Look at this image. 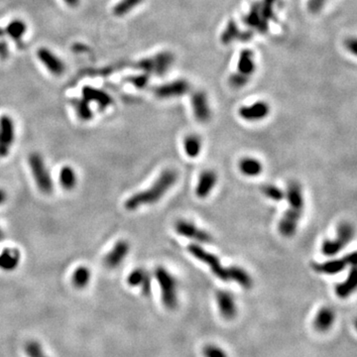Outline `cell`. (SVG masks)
<instances>
[{
	"instance_id": "6da1fadb",
	"label": "cell",
	"mask_w": 357,
	"mask_h": 357,
	"mask_svg": "<svg viewBox=\"0 0 357 357\" xmlns=\"http://www.w3.org/2000/svg\"><path fill=\"white\" fill-rule=\"evenodd\" d=\"M187 251L195 259L207 265L210 271L213 273V275L216 276L219 280L223 282H235L245 290H249L252 288V277L245 269L239 266L224 267L223 265H221L220 260L216 255L206 251L198 244H189L187 246Z\"/></svg>"
},
{
	"instance_id": "7a4b0ae2",
	"label": "cell",
	"mask_w": 357,
	"mask_h": 357,
	"mask_svg": "<svg viewBox=\"0 0 357 357\" xmlns=\"http://www.w3.org/2000/svg\"><path fill=\"white\" fill-rule=\"evenodd\" d=\"M286 197L289 203V208L281 218L278 229L282 236L292 237L297 232L300 219L303 216L305 209L304 191L299 181L292 180L289 182L286 190Z\"/></svg>"
},
{
	"instance_id": "3957f363",
	"label": "cell",
	"mask_w": 357,
	"mask_h": 357,
	"mask_svg": "<svg viewBox=\"0 0 357 357\" xmlns=\"http://www.w3.org/2000/svg\"><path fill=\"white\" fill-rule=\"evenodd\" d=\"M178 177V173L173 169L163 171L150 187L134 193L127 198L124 203L125 208L127 210H135L143 205L156 203L177 182Z\"/></svg>"
},
{
	"instance_id": "277c9868",
	"label": "cell",
	"mask_w": 357,
	"mask_h": 357,
	"mask_svg": "<svg viewBox=\"0 0 357 357\" xmlns=\"http://www.w3.org/2000/svg\"><path fill=\"white\" fill-rule=\"evenodd\" d=\"M155 278L160 286L162 302L169 310H174L178 306V285L175 277L166 268H156Z\"/></svg>"
},
{
	"instance_id": "5b68a950",
	"label": "cell",
	"mask_w": 357,
	"mask_h": 357,
	"mask_svg": "<svg viewBox=\"0 0 357 357\" xmlns=\"http://www.w3.org/2000/svg\"><path fill=\"white\" fill-rule=\"evenodd\" d=\"M355 227L350 222H343L338 227L337 236L334 239H326L322 244V253L325 256L339 254L354 238Z\"/></svg>"
},
{
	"instance_id": "8992f818",
	"label": "cell",
	"mask_w": 357,
	"mask_h": 357,
	"mask_svg": "<svg viewBox=\"0 0 357 357\" xmlns=\"http://www.w3.org/2000/svg\"><path fill=\"white\" fill-rule=\"evenodd\" d=\"M29 166L38 188L43 193H52L54 188L53 179L51 177L50 171L47 169L43 157L38 153L31 154L29 156Z\"/></svg>"
},
{
	"instance_id": "52a82bcc",
	"label": "cell",
	"mask_w": 357,
	"mask_h": 357,
	"mask_svg": "<svg viewBox=\"0 0 357 357\" xmlns=\"http://www.w3.org/2000/svg\"><path fill=\"white\" fill-rule=\"evenodd\" d=\"M357 261V254L356 252H353L343 258L329 260L326 262L313 263V269L320 274H326V275H336L341 272H343L346 268L349 266H355Z\"/></svg>"
},
{
	"instance_id": "ba28073f",
	"label": "cell",
	"mask_w": 357,
	"mask_h": 357,
	"mask_svg": "<svg viewBox=\"0 0 357 357\" xmlns=\"http://www.w3.org/2000/svg\"><path fill=\"white\" fill-rule=\"evenodd\" d=\"M175 230L178 235L194 240L198 243L212 242V236L205 230L197 227L190 221L179 219L175 223Z\"/></svg>"
},
{
	"instance_id": "9c48e42d",
	"label": "cell",
	"mask_w": 357,
	"mask_h": 357,
	"mask_svg": "<svg viewBox=\"0 0 357 357\" xmlns=\"http://www.w3.org/2000/svg\"><path fill=\"white\" fill-rule=\"evenodd\" d=\"M215 299L220 316L227 321L233 320L237 315V306L232 293L219 290L216 292Z\"/></svg>"
},
{
	"instance_id": "30bf717a",
	"label": "cell",
	"mask_w": 357,
	"mask_h": 357,
	"mask_svg": "<svg viewBox=\"0 0 357 357\" xmlns=\"http://www.w3.org/2000/svg\"><path fill=\"white\" fill-rule=\"evenodd\" d=\"M15 138V127L12 118L8 115L0 117V157H5Z\"/></svg>"
},
{
	"instance_id": "8fae6325",
	"label": "cell",
	"mask_w": 357,
	"mask_h": 357,
	"mask_svg": "<svg viewBox=\"0 0 357 357\" xmlns=\"http://www.w3.org/2000/svg\"><path fill=\"white\" fill-rule=\"evenodd\" d=\"M37 57L52 75L59 77L65 73L66 67L63 61L48 48H40L37 51Z\"/></svg>"
},
{
	"instance_id": "7c38bea8",
	"label": "cell",
	"mask_w": 357,
	"mask_h": 357,
	"mask_svg": "<svg viewBox=\"0 0 357 357\" xmlns=\"http://www.w3.org/2000/svg\"><path fill=\"white\" fill-rule=\"evenodd\" d=\"M239 116L246 121H260L267 117L270 113V106L267 102L257 101L251 105H244L239 108Z\"/></svg>"
},
{
	"instance_id": "4fadbf2b",
	"label": "cell",
	"mask_w": 357,
	"mask_h": 357,
	"mask_svg": "<svg viewBox=\"0 0 357 357\" xmlns=\"http://www.w3.org/2000/svg\"><path fill=\"white\" fill-rule=\"evenodd\" d=\"M130 250V245L125 240H119L115 243L113 248L106 254L104 258V264L109 269H114L121 265L124 259L127 257Z\"/></svg>"
},
{
	"instance_id": "5bb4252c",
	"label": "cell",
	"mask_w": 357,
	"mask_h": 357,
	"mask_svg": "<svg viewBox=\"0 0 357 357\" xmlns=\"http://www.w3.org/2000/svg\"><path fill=\"white\" fill-rule=\"evenodd\" d=\"M127 283L131 287H139L144 296H149L152 291V282L149 273L143 268L134 269L127 277Z\"/></svg>"
},
{
	"instance_id": "9a60e30c",
	"label": "cell",
	"mask_w": 357,
	"mask_h": 357,
	"mask_svg": "<svg viewBox=\"0 0 357 357\" xmlns=\"http://www.w3.org/2000/svg\"><path fill=\"white\" fill-rule=\"evenodd\" d=\"M217 174L213 170L203 171L197 180L195 186V195L198 198L207 197L217 182Z\"/></svg>"
},
{
	"instance_id": "2e32d148",
	"label": "cell",
	"mask_w": 357,
	"mask_h": 357,
	"mask_svg": "<svg viewBox=\"0 0 357 357\" xmlns=\"http://www.w3.org/2000/svg\"><path fill=\"white\" fill-rule=\"evenodd\" d=\"M336 321L335 311L330 307H323L316 315L314 319V328L320 333L330 331Z\"/></svg>"
},
{
	"instance_id": "e0dca14e",
	"label": "cell",
	"mask_w": 357,
	"mask_h": 357,
	"mask_svg": "<svg viewBox=\"0 0 357 357\" xmlns=\"http://www.w3.org/2000/svg\"><path fill=\"white\" fill-rule=\"evenodd\" d=\"M193 114L198 122L205 123L210 119V108L207 98L203 93H195L192 98Z\"/></svg>"
},
{
	"instance_id": "ac0fdd59",
	"label": "cell",
	"mask_w": 357,
	"mask_h": 357,
	"mask_svg": "<svg viewBox=\"0 0 357 357\" xmlns=\"http://www.w3.org/2000/svg\"><path fill=\"white\" fill-rule=\"evenodd\" d=\"M83 96L88 102H95L101 109L106 108L112 103V98L108 93L89 86L83 89Z\"/></svg>"
},
{
	"instance_id": "d6986e66",
	"label": "cell",
	"mask_w": 357,
	"mask_h": 357,
	"mask_svg": "<svg viewBox=\"0 0 357 357\" xmlns=\"http://www.w3.org/2000/svg\"><path fill=\"white\" fill-rule=\"evenodd\" d=\"M20 251L17 248L8 247L3 249L0 254V269L10 272L18 267L20 263Z\"/></svg>"
},
{
	"instance_id": "ffe728a7",
	"label": "cell",
	"mask_w": 357,
	"mask_h": 357,
	"mask_svg": "<svg viewBox=\"0 0 357 357\" xmlns=\"http://www.w3.org/2000/svg\"><path fill=\"white\" fill-rule=\"evenodd\" d=\"M357 270L353 266L349 277L343 283H340L336 287V294L341 299H347L357 290Z\"/></svg>"
},
{
	"instance_id": "44dd1931",
	"label": "cell",
	"mask_w": 357,
	"mask_h": 357,
	"mask_svg": "<svg viewBox=\"0 0 357 357\" xmlns=\"http://www.w3.org/2000/svg\"><path fill=\"white\" fill-rule=\"evenodd\" d=\"M239 171L246 177H258L263 171V165L256 158L244 157L239 161Z\"/></svg>"
},
{
	"instance_id": "7402d4cb",
	"label": "cell",
	"mask_w": 357,
	"mask_h": 357,
	"mask_svg": "<svg viewBox=\"0 0 357 357\" xmlns=\"http://www.w3.org/2000/svg\"><path fill=\"white\" fill-rule=\"evenodd\" d=\"M202 147V142L199 136L195 134H190L186 136L183 140V149L187 157L194 159L199 156Z\"/></svg>"
},
{
	"instance_id": "603a6c76",
	"label": "cell",
	"mask_w": 357,
	"mask_h": 357,
	"mask_svg": "<svg viewBox=\"0 0 357 357\" xmlns=\"http://www.w3.org/2000/svg\"><path fill=\"white\" fill-rule=\"evenodd\" d=\"M60 183L65 189H73L78 182V177L75 170L70 166H65L60 171Z\"/></svg>"
},
{
	"instance_id": "cb8c5ba5",
	"label": "cell",
	"mask_w": 357,
	"mask_h": 357,
	"mask_svg": "<svg viewBox=\"0 0 357 357\" xmlns=\"http://www.w3.org/2000/svg\"><path fill=\"white\" fill-rule=\"evenodd\" d=\"M90 278H91V273L89 268L86 266H80L73 273L72 282L77 289H85L89 285Z\"/></svg>"
},
{
	"instance_id": "d4e9b609",
	"label": "cell",
	"mask_w": 357,
	"mask_h": 357,
	"mask_svg": "<svg viewBox=\"0 0 357 357\" xmlns=\"http://www.w3.org/2000/svg\"><path fill=\"white\" fill-rule=\"evenodd\" d=\"M26 30H27L26 23L20 19H15V20H12L7 25V27L4 31H5V34H7L13 40L18 41L24 36V34L26 33Z\"/></svg>"
},
{
	"instance_id": "484cf974",
	"label": "cell",
	"mask_w": 357,
	"mask_h": 357,
	"mask_svg": "<svg viewBox=\"0 0 357 357\" xmlns=\"http://www.w3.org/2000/svg\"><path fill=\"white\" fill-rule=\"evenodd\" d=\"M143 0H120L113 8V14L117 17H122L134 8H136Z\"/></svg>"
},
{
	"instance_id": "4316f807",
	"label": "cell",
	"mask_w": 357,
	"mask_h": 357,
	"mask_svg": "<svg viewBox=\"0 0 357 357\" xmlns=\"http://www.w3.org/2000/svg\"><path fill=\"white\" fill-rule=\"evenodd\" d=\"M261 192L269 199L274 201H282L286 197V192L279 186L272 183L263 184L261 186Z\"/></svg>"
},
{
	"instance_id": "83f0119b",
	"label": "cell",
	"mask_w": 357,
	"mask_h": 357,
	"mask_svg": "<svg viewBox=\"0 0 357 357\" xmlns=\"http://www.w3.org/2000/svg\"><path fill=\"white\" fill-rule=\"evenodd\" d=\"M78 116L84 120L89 121L92 118V111L89 107V102H88L85 98L83 99H73L72 100Z\"/></svg>"
},
{
	"instance_id": "f1b7e54d",
	"label": "cell",
	"mask_w": 357,
	"mask_h": 357,
	"mask_svg": "<svg viewBox=\"0 0 357 357\" xmlns=\"http://www.w3.org/2000/svg\"><path fill=\"white\" fill-rule=\"evenodd\" d=\"M255 63H253V56L249 53V52H245L241 55L240 57V62H239V72L242 75H251L253 73L254 70V65Z\"/></svg>"
},
{
	"instance_id": "f546056e",
	"label": "cell",
	"mask_w": 357,
	"mask_h": 357,
	"mask_svg": "<svg viewBox=\"0 0 357 357\" xmlns=\"http://www.w3.org/2000/svg\"><path fill=\"white\" fill-rule=\"evenodd\" d=\"M25 353L28 357H49L42 345L36 341H30L25 345Z\"/></svg>"
},
{
	"instance_id": "4dcf8cb0",
	"label": "cell",
	"mask_w": 357,
	"mask_h": 357,
	"mask_svg": "<svg viewBox=\"0 0 357 357\" xmlns=\"http://www.w3.org/2000/svg\"><path fill=\"white\" fill-rule=\"evenodd\" d=\"M203 357H228L227 354L219 347L214 345H207L202 349Z\"/></svg>"
},
{
	"instance_id": "1f68e13d",
	"label": "cell",
	"mask_w": 357,
	"mask_h": 357,
	"mask_svg": "<svg viewBox=\"0 0 357 357\" xmlns=\"http://www.w3.org/2000/svg\"><path fill=\"white\" fill-rule=\"evenodd\" d=\"M329 0H308L309 9H311L314 12H319L320 10L323 9V6Z\"/></svg>"
},
{
	"instance_id": "d6a6232c",
	"label": "cell",
	"mask_w": 357,
	"mask_h": 357,
	"mask_svg": "<svg viewBox=\"0 0 357 357\" xmlns=\"http://www.w3.org/2000/svg\"><path fill=\"white\" fill-rule=\"evenodd\" d=\"M133 85H135L136 87H144L147 83V78L145 76H140V77H135V78H132L131 80H129Z\"/></svg>"
},
{
	"instance_id": "836d02e7",
	"label": "cell",
	"mask_w": 357,
	"mask_h": 357,
	"mask_svg": "<svg viewBox=\"0 0 357 357\" xmlns=\"http://www.w3.org/2000/svg\"><path fill=\"white\" fill-rule=\"evenodd\" d=\"M8 54V47L6 45V43L4 42H0V57L1 58H5Z\"/></svg>"
},
{
	"instance_id": "e575fe53",
	"label": "cell",
	"mask_w": 357,
	"mask_h": 357,
	"mask_svg": "<svg viewBox=\"0 0 357 357\" xmlns=\"http://www.w3.org/2000/svg\"><path fill=\"white\" fill-rule=\"evenodd\" d=\"M81 0H64V2L70 7H77L80 4Z\"/></svg>"
},
{
	"instance_id": "d590c367",
	"label": "cell",
	"mask_w": 357,
	"mask_h": 357,
	"mask_svg": "<svg viewBox=\"0 0 357 357\" xmlns=\"http://www.w3.org/2000/svg\"><path fill=\"white\" fill-rule=\"evenodd\" d=\"M7 199V193L3 188H0V204L4 203Z\"/></svg>"
},
{
	"instance_id": "8d00e7d4",
	"label": "cell",
	"mask_w": 357,
	"mask_h": 357,
	"mask_svg": "<svg viewBox=\"0 0 357 357\" xmlns=\"http://www.w3.org/2000/svg\"><path fill=\"white\" fill-rule=\"evenodd\" d=\"M4 239V233H3V231L1 230V228H0V241H2Z\"/></svg>"
},
{
	"instance_id": "74e56055",
	"label": "cell",
	"mask_w": 357,
	"mask_h": 357,
	"mask_svg": "<svg viewBox=\"0 0 357 357\" xmlns=\"http://www.w3.org/2000/svg\"><path fill=\"white\" fill-rule=\"evenodd\" d=\"M4 34H5V31L2 30V29H0V37H2Z\"/></svg>"
}]
</instances>
